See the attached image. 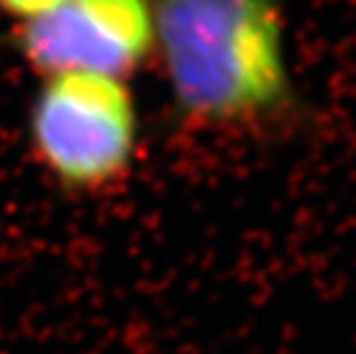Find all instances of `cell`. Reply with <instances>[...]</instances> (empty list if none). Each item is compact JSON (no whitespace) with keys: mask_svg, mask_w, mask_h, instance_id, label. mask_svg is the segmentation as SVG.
<instances>
[{"mask_svg":"<svg viewBox=\"0 0 356 354\" xmlns=\"http://www.w3.org/2000/svg\"><path fill=\"white\" fill-rule=\"evenodd\" d=\"M172 111L193 129H253L299 111L280 0H149Z\"/></svg>","mask_w":356,"mask_h":354,"instance_id":"1","label":"cell"},{"mask_svg":"<svg viewBox=\"0 0 356 354\" xmlns=\"http://www.w3.org/2000/svg\"><path fill=\"white\" fill-rule=\"evenodd\" d=\"M35 161L60 189L102 193L131 172L140 143L138 106L122 79L53 74L30 102Z\"/></svg>","mask_w":356,"mask_h":354,"instance_id":"2","label":"cell"},{"mask_svg":"<svg viewBox=\"0 0 356 354\" xmlns=\"http://www.w3.org/2000/svg\"><path fill=\"white\" fill-rule=\"evenodd\" d=\"M17 51L40 74L127 81L154 56L149 0H65L17 26Z\"/></svg>","mask_w":356,"mask_h":354,"instance_id":"3","label":"cell"},{"mask_svg":"<svg viewBox=\"0 0 356 354\" xmlns=\"http://www.w3.org/2000/svg\"><path fill=\"white\" fill-rule=\"evenodd\" d=\"M65 0H0V12L5 17H10L19 24H26V21H33L42 14L51 12L53 7H58Z\"/></svg>","mask_w":356,"mask_h":354,"instance_id":"4","label":"cell"}]
</instances>
